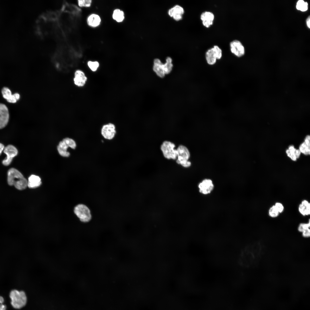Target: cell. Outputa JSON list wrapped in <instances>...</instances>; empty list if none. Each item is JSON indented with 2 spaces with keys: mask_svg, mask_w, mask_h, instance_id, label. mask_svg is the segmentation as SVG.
I'll use <instances>...</instances> for the list:
<instances>
[{
  "mask_svg": "<svg viewBox=\"0 0 310 310\" xmlns=\"http://www.w3.org/2000/svg\"><path fill=\"white\" fill-rule=\"evenodd\" d=\"M205 58L207 63L213 65L216 63L217 58L213 47L209 49L206 53Z\"/></svg>",
  "mask_w": 310,
  "mask_h": 310,
  "instance_id": "17",
  "label": "cell"
},
{
  "mask_svg": "<svg viewBox=\"0 0 310 310\" xmlns=\"http://www.w3.org/2000/svg\"><path fill=\"white\" fill-rule=\"evenodd\" d=\"M200 19L202 21L203 25L205 27L208 28L213 24L214 15L211 11H204L200 15Z\"/></svg>",
  "mask_w": 310,
  "mask_h": 310,
  "instance_id": "12",
  "label": "cell"
},
{
  "mask_svg": "<svg viewBox=\"0 0 310 310\" xmlns=\"http://www.w3.org/2000/svg\"><path fill=\"white\" fill-rule=\"evenodd\" d=\"M279 214L274 205L271 206L269 209V215L272 218L277 217L278 216Z\"/></svg>",
  "mask_w": 310,
  "mask_h": 310,
  "instance_id": "26",
  "label": "cell"
},
{
  "mask_svg": "<svg viewBox=\"0 0 310 310\" xmlns=\"http://www.w3.org/2000/svg\"><path fill=\"white\" fill-rule=\"evenodd\" d=\"M113 18L118 22H122L124 19V14L122 10L119 9H115L113 12Z\"/></svg>",
  "mask_w": 310,
  "mask_h": 310,
  "instance_id": "23",
  "label": "cell"
},
{
  "mask_svg": "<svg viewBox=\"0 0 310 310\" xmlns=\"http://www.w3.org/2000/svg\"><path fill=\"white\" fill-rule=\"evenodd\" d=\"M74 212L82 222H88L92 219V215L90 210L84 204H81L76 206L74 208Z\"/></svg>",
  "mask_w": 310,
  "mask_h": 310,
  "instance_id": "4",
  "label": "cell"
},
{
  "mask_svg": "<svg viewBox=\"0 0 310 310\" xmlns=\"http://www.w3.org/2000/svg\"><path fill=\"white\" fill-rule=\"evenodd\" d=\"M3 152L7 155L6 158L2 162L5 166H8L11 162L13 158L17 155L18 151L17 149L13 146L9 145L4 148Z\"/></svg>",
  "mask_w": 310,
  "mask_h": 310,
  "instance_id": "10",
  "label": "cell"
},
{
  "mask_svg": "<svg viewBox=\"0 0 310 310\" xmlns=\"http://www.w3.org/2000/svg\"><path fill=\"white\" fill-rule=\"evenodd\" d=\"M69 147L73 149H75L76 147L75 141L69 138L63 139L59 142L57 146V149L59 154L61 156L64 157H69L70 153L67 151V150Z\"/></svg>",
  "mask_w": 310,
  "mask_h": 310,
  "instance_id": "6",
  "label": "cell"
},
{
  "mask_svg": "<svg viewBox=\"0 0 310 310\" xmlns=\"http://www.w3.org/2000/svg\"><path fill=\"white\" fill-rule=\"evenodd\" d=\"M175 145L168 141L164 142L161 147L164 156L168 159H175L177 156V150L174 149Z\"/></svg>",
  "mask_w": 310,
  "mask_h": 310,
  "instance_id": "7",
  "label": "cell"
},
{
  "mask_svg": "<svg viewBox=\"0 0 310 310\" xmlns=\"http://www.w3.org/2000/svg\"><path fill=\"white\" fill-rule=\"evenodd\" d=\"M258 249L255 244H251L245 246L242 250L239 256V264L245 267L252 266L255 261L257 253L259 251L257 250Z\"/></svg>",
  "mask_w": 310,
  "mask_h": 310,
  "instance_id": "1",
  "label": "cell"
},
{
  "mask_svg": "<svg viewBox=\"0 0 310 310\" xmlns=\"http://www.w3.org/2000/svg\"><path fill=\"white\" fill-rule=\"evenodd\" d=\"M87 80V78L82 71L78 70L75 71L73 81L75 85L78 87H82L85 84Z\"/></svg>",
  "mask_w": 310,
  "mask_h": 310,
  "instance_id": "14",
  "label": "cell"
},
{
  "mask_svg": "<svg viewBox=\"0 0 310 310\" xmlns=\"http://www.w3.org/2000/svg\"><path fill=\"white\" fill-rule=\"evenodd\" d=\"M303 235L305 237H309L310 234V230L309 228H307L305 230L302 232Z\"/></svg>",
  "mask_w": 310,
  "mask_h": 310,
  "instance_id": "33",
  "label": "cell"
},
{
  "mask_svg": "<svg viewBox=\"0 0 310 310\" xmlns=\"http://www.w3.org/2000/svg\"><path fill=\"white\" fill-rule=\"evenodd\" d=\"M41 183V179L39 176L32 175L27 181V186L30 188H34L39 187Z\"/></svg>",
  "mask_w": 310,
  "mask_h": 310,
  "instance_id": "18",
  "label": "cell"
},
{
  "mask_svg": "<svg viewBox=\"0 0 310 310\" xmlns=\"http://www.w3.org/2000/svg\"><path fill=\"white\" fill-rule=\"evenodd\" d=\"M116 133L115 126L113 124L111 123L104 125L101 129V135L106 140H111L113 139L115 137Z\"/></svg>",
  "mask_w": 310,
  "mask_h": 310,
  "instance_id": "8",
  "label": "cell"
},
{
  "mask_svg": "<svg viewBox=\"0 0 310 310\" xmlns=\"http://www.w3.org/2000/svg\"><path fill=\"white\" fill-rule=\"evenodd\" d=\"M274 206L279 213H282L284 211V206L280 202H276Z\"/></svg>",
  "mask_w": 310,
  "mask_h": 310,
  "instance_id": "31",
  "label": "cell"
},
{
  "mask_svg": "<svg viewBox=\"0 0 310 310\" xmlns=\"http://www.w3.org/2000/svg\"><path fill=\"white\" fill-rule=\"evenodd\" d=\"M87 21L89 25L95 27L99 25L101 22V19L98 15L93 14L89 16Z\"/></svg>",
  "mask_w": 310,
  "mask_h": 310,
  "instance_id": "19",
  "label": "cell"
},
{
  "mask_svg": "<svg viewBox=\"0 0 310 310\" xmlns=\"http://www.w3.org/2000/svg\"><path fill=\"white\" fill-rule=\"evenodd\" d=\"M184 12V10L183 7L177 5L169 9L168 13L169 16L172 17L174 15L180 14L183 15Z\"/></svg>",
  "mask_w": 310,
  "mask_h": 310,
  "instance_id": "22",
  "label": "cell"
},
{
  "mask_svg": "<svg viewBox=\"0 0 310 310\" xmlns=\"http://www.w3.org/2000/svg\"><path fill=\"white\" fill-rule=\"evenodd\" d=\"M7 182L10 186L14 185L19 190L25 189L27 186V181L18 170L12 168L7 173Z\"/></svg>",
  "mask_w": 310,
  "mask_h": 310,
  "instance_id": "2",
  "label": "cell"
},
{
  "mask_svg": "<svg viewBox=\"0 0 310 310\" xmlns=\"http://www.w3.org/2000/svg\"><path fill=\"white\" fill-rule=\"evenodd\" d=\"M217 60L220 59L222 57V51L221 49L218 45H215L213 46Z\"/></svg>",
  "mask_w": 310,
  "mask_h": 310,
  "instance_id": "28",
  "label": "cell"
},
{
  "mask_svg": "<svg viewBox=\"0 0 310 310\" xmlns=\"http://www.w3.org/2000/svg\"><path fill=\"white\" fill-rule=\"evenodd\" d=\"M198 186L199 192L204 195L210 193L214 188L212 181L209 179L203 180L199 184Z\"/></svg>",
  "mask_w": 310,
  "mask_h": 310,
  "instance_id": "11",
  "label": "cell"
},
{
  "mask_svg": "<svg viewBox=\"0 0 310 310\" xmlns=\"http://www.w3.org/2000/svg\"><path fill=\"white\" fill-rule=\"evenodd\" d=\"M88 65L90 69L93 71H96L99 67V63L97 61H89Z\"/></svg>",
  "mask_w": 310,
  "mask_h": 310,
  "instance_id": "27",
  "label": "cell"
},
{
  "mask_svg": "<svg viewBox=\"0 0 310 310\" xmlns=\"http://www.w3.org/2000/svg\"><path fill=\"white\" fill-rule=\"evenodd\" d=\"M4 301L3 298L2 297L0 296V306L3 304Z\"/></svg>",
  "mask_w": 310,
  "mask_h": 310,
  "instance_id": "38",
  "label": "cell"
},
{
  "mask_svg": "<svg viewBox=\"0 0 310 310\" xmlns=\"http://www.w3.org/2000/svg\"><path fill=\"white\" fill-rule=\"evenodd\" d=\"M230 49L231 52L238 57L243 56L245 53V49L243 45L239 40H235L230 43Z\"/></svg>",
  "mask_w": 310,
  "mask_h": 310,
  "instance_id": "9",
  "label": "cell"
},
{
  "mask_svg": "<svg viewBox=\"0 0 310 310\" xmlns=\"http://www.w3.org/2000/svg\"><path fill=\"white\" fill-rule=\"evenodd\" d=\"M178 158L177 162L185 167L190 166L191 163L188 161L190 156V153L187 148L185 146L181 145L177 150Z\"/></svg>",
  "mask_w": 310,
  "mask_h": 310,
  "instance_id": "5",
  "label": "cell"
},
{
  "mask_svg": "<svg viewBox=\"0 0 310 310\" xmlns=\"http://www.w3.org/2000/svg\"><path fill=\"white\" fill-rule=\"evenodd\" d=\"M286 152L288 156L293 161H296L297 158H299L301 154L300 150L296 149L293 146H289Z\"/></svg>",
  "mask_w": 310,
  "mask_h": 310,
  "instance_id": "21",
  "label": "cell"
},
{
  "mask_svg": "<svg viewBox=\"0 0 310 310\" xmlns=\"http://www.w3.org/2000/svg\"><path fill=\"white\" fill-rule=\"evenodd\" d=\"M91 0H81L78 1V5L80 7H89L91 5Z\"/></svg>",
  "mask_w": 310,
  "mask_h": 310,
  "instance_id": "29",
  "label": "cell"
},
{
  "mask_svg": "<svg viewBox=\"0 0 310 310\" xmlns=\"http://www.w3.org/2000/svg\"><path fill=\"white\" fill-rule=\"evenodd\" d=\"M9 115L8 109L4 104L0 103V129L5 127L9 121Z\"/></svg>",
  "mask_w": 310,
  "mask_h": 310,
  "instance_id": "13",
  "label": "cell"
},
{
  "mask_svg": "<svg viewBox=\"0 0 310 310\" xmlns=\"http://www.w3.org/2000/svg\"><path fill=\"white\" fill-rule=\"evenodd\" d=\"M172 60L170 57H168L166 59V62L163 64L164 70L165 74H168L170 73L172 69L173 64Z\"/></svg>",
  "mask_w": 310,
  "mask_h": 310,
  "instance_id": "24",
  "label": "cell"
},
{
  "mask_svg": "<svg viewBox=\"0 0 310 310\" xmlns=\"http://www.w3.org/2000/svg\"><path fill=\"white\" fill-rule=\"evenodd\" d=\"M296 8L301 11H305L308 9V3L303 0H299L297 3Z\"/></svg>",
  "mask_w": 310,
  "mask_h": 310,
  "instance_id": "25",
  "label": "cell"
},
{
  "mask_svg": "<svg viewBox=\"0 0 310 310\" xmlns=\"http://www.w3.org/2000/svg\"><path fill=\"white\" fill-rule=\"evenodd\" d=\"M310 136L308 135L306 136L305 141L299 147V150L301 152L306 155L310 154Z\"/></svg>",
  "mask_w": 310,
  "mask_h": 310,
  "instance_id": "20",
  "label": "cell"
},
{
  "mask_svg": "<svg viewBox=\"0 0 310 310\" xmlns=\"http://www.w3.org/2000/svg\"><path fill=\"white\" fill-rule=\"evenodd\" d=\"M310 16H309V17L307 18V19L306 20L307 25V27L309 28H310Z\"/></svg>",
  "mask_w": 310,
  "mask_h": 310,
  "instance_id": "35",
  "label": "cell"
},
{
  "mask_svg": "<svg viewBox=\"0 0 310 310\" xmlns=\"http://www.w3.org/2000/svg\"><path fill=\"white\" fill-rule=\"evenodd\" d=\"M301 204L306 207L307 208L310 209V204L307 200H303L302 201Z\"/></svg>",
  "mask_w": 310,
  "mask_h": 310,
  "instance_id": "34",
  "label": "cell"
},
{
  "mask_svg": "<svg viewBox=\"0 0 310 310\" xmlns=\"http://www.w3.org/2000/svg\"><path fill=\"white\" fill-rule=\"evenodd\" d=\"M2 93L3 98L10 103H14L20 98V95L15 93L12 95L10 90L6 87L3 88L2 90Z\"/></svg>",
  "mask_w": 310,
  "mask_h": 310,
  "instance_id": "15",
  "label": "cell"
},
{
  "mask_svg": "<svg viewBox=\"0 0 310 310\" xmlns=\"http://www.w3.org/2000/svg\"><path fill=\"white\" fill-rule=\"evenodd\" d=\"M163 64L158 59H155L154 61L153 70L160 77L162 78L165 76Z\"/></svg>",
  "mask_w": 310,
  "mask_h": 310,
  "instance_id": "16",
  "label": "cell"
},
{
  "mask_svg": "<svg viewBox=\"0 0 310 310\" xmlns=\"http://www.w3.org/2000/svg\"><path fill=\"white\" fill-rule=\"evenodd\" d=\"M310 226V220H309V222L307 223H301L299 225L298 227V230L302 232L305 229L309 228Z\"/></svg>",
  "mask_w": 310,
  "mask_h": 310,
  "instance_id": "30",
  "label": "cell"
},
{
  "mask_svg": "<svg viewBox=\"0 0 310 310\" xmlns=\"http://www.w3.org/2000/svg\"><path fill=\"white\" fill-rule=\"evenodd\" d=\"M9 296L11 300V305L15 309H20L26 304L27 298L25 292L23 291L13 290L10 292Z\"/></svg>",
  "mask_w": 310,
  "mask_h": 310,
  "instance_id": "3",
  "label": "cell"
},
{
  "mask_svg": "<svg viewBox=\"0 0 310 310\" xmlns=\"http://www.w3.org/2000/svg\"><path fill=\"white\" fill-rule=\"evenodd\" d=\"M4 145L0 143V154L4 150Z\"/></svg>",
  "mask_w": 310,
  "mask_h": 310,
  "instance_id": "36",
  "label": "cell"
},
{
  "mask_svg": "<svg viewBox=\"0 0 310 310\" xmlns=\"http://www.w3.org/2000/svg\"><path fill=\"white\" fill-rule=\"evenodd\" d=\"M307 208L300 204L298 207V210L300 213L303 216H305V212Z\"/></svg>",
  "mask_w": 310,
  "mask_h": 310,
  "instance_id": "32",
  "label": "cell"
},
{
  "mask_svg": "<svg viewBox=\"0 0 310 310\" xmlns=\"http://www.w3.org/2000/svg\"><path fill=\"white\" fill-rule=\"evenodd\" d=\"M6 306L3 304L0 306V310H6Z\"/></svg>",
  "mask_w": 310,
  "mask_h": 310,
  "instance_id": "37",
  "label": "cell"
}]
</instances>
